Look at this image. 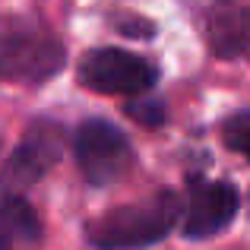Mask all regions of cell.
I'll list each match as a JSON object with an SVG mask.
<instances>
[{
    "mask_svg": "<svg viewBox=\"0 0 250 250\" xmlns=\"http://www.w3.org/2000/svg\"><path fill=\"white\" fill-rule=\"evenodd\" d=\"M155 80L152 63L124 48H95L80 61V83L102 95H143Z\"/></svg>",
    "mask_w": 250,
    "mask_h": 250,
    "instance_id": "cell-4",
    "label": "cell"
},
{
    "mask_svg": "<svg viewBox=\"0 0 250 250\" xmlns=\"http://www.w3.org/2000/svg\"><path fill=\"white\" fill-rule=\"evenodd\" d=\"M63 149V127L57 121H35L22 133V143L0 168V196H22L44 177V171L61 159Z\"/></svg>",
    "mask_w": 250,
    "mask_h": 250,
    "instance_id": "cell-3",
    "label": "cell"
},
{
    "mask_svg": "<svg viewBox=\"0 0 250 250\" xmlns=\"http://www.w3.org/2000/svg\"><path fill=\"white\" fill-rule=\"evenodd\" d=\"M127 114L133 117L143 127H162L165 124V104L155 102V98L143 95V98H130L127 102Z\"/></svg>",
    "mask_w": 250,
    "mask_h": 250,
    "instance_id": "cell-10",
    "label": "cell"
},
{
    "mask_svg": "<svg viewBox=\"0 0 250 250\" xmlns=\"http://www.w3.org/2000/svg\"><path fill=\"white\" fill-rule=\"evenodd\" d=\"M42 222L22 196H0V250H35Z\"/></svg>",
    "mask_w": 250,
    "mask_h": 250,
    "instance_id": "cell-8",
    "label": "cell"
},
{
    "mask_svg": "<svg viewBox=\"0 0 250 250\" xmlns=\"http://www.w3.org/2000/svg\"><path fill=\"white\" fill-rule=\"evenodd\" d=\"M209 44L219 57H238L250 48V3L219 0L206 19Z\"/></svg>",
    "mask_w": 250,
    "mask_h": 250,
    "instance_id": "cell-7",
    "label": "cell"
},
{
    "mask_svg": "<svg viewBox=\"0 0 250 250\" xmlns=\"http://www.w3.org/2000/svg\"><path fill=\"white\" fill-rule=\"evenodd\" d=\"M238 212V190L225 181H200L190 177L187 212H184V234L187 238H212Z\"/></svg>",
    "mask_w": 250,
    "mask_h": 250,
    "instance_id": "cell-6",
    "label": "cell"
},
{
    "mask_svg": "<svg viewBox=\"0 0 250 250\" xmlns=\"http://www.w3.org/2000/svg\"><path fill=\"white\" fill-rule=\"evenodd\" d=\"M222 136H225L228 149L241 152L244 159H250V111H238L222 124Z\"/></svg>",
    "mask_w": 250,
    "mask_h": 250,
    "instance_id": "cell-9",
    "label": "cell"
},
{
    "mask_svg": "<svg viewBox=\"0 0 250 250\" xmlns=\"http://www.w3.org/2000/svg\"><path fill=\"white\" fill-rule=\"evenodd\" d=\"M124 19H127V22H114L124 35H140V38H146V35H152V32H155V25L146 22V19H140V16H124Z\"/></svg>",
    "mask_w": 250,
    "mask_h": 250,
    "instance_id": "cell-11",
    "label": "cell"
},
{
    "mask_svg": "<svg viewBox=\"0 0 250 250\" xmlns=\"http://www.w3.org/2000/svg\"><path fill=\"white\" fill-rule=\"evenodd\" d=\"M63 67V44L48 32H16L0 44V80L44 83Z\"/></svg>",
    "mask_w": 250,
    "mask_h": 250,
    "instance_id": "cell-5",
    "label": "cell"
},
{
    "mask_svg": "<svg viewBox=\"0 0 250 250\" xmlns=\"http://www.w3.org/2000/svg\"><path fill=\"white\" fill-rule=\"evenodd\" d=\"M181 196L174 190H159L130 206H117L85 225V238L98 250H140L152 247L177 225Z\"/></svg>",
    "mask_w": 250,
    "mask_h": 250,
    "instance_id": "cell-1",
    "label": "cell"
},
{
    "mask_svg": "<svg viewBox=\"0 0 250 250\" xmlns=\"http://www.w3.org/2000/svg\"><path fill=\"white\" fill-rule=\"evenodd\" d=\"M73 152L83 177L95 187L114 184L133 165V146H130L127 133L102 117H89L76 127Z\"/></svg>",
    "mask_w": 250,
    "mask_h": 250,
    "instance_id": "cell-2",
    "label": "cell"
}]
</instances>
